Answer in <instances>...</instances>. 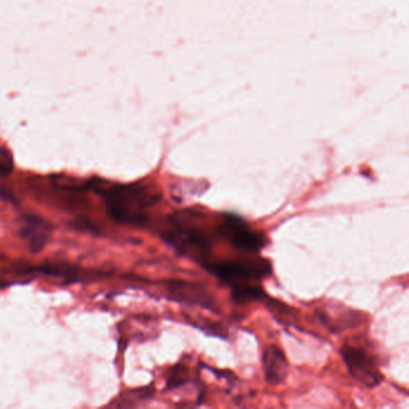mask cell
Masks as SVG:
<instances>
[{"mask_svg": "<svg viewBox=\"0 0 409 409\" xmlns=\"http://www.w3.org/2000/svg\"><path fill=\"white\" fill-rule=\"evenodd\" d=\"M89 185L102 197L109 216L121 225H145L149 220V210L162 197L157 188L141 183L107 184L92 181Z\"/></svg>", "mask_w": 409, "mask_h": 409, "instance_id": "1", "label": "cell"}, {"mask_svg": "<svg viewBox=\"0 0 409 409\" xmlns=\"http://www.w3.org/2000/svg\"><path fill=\"white\" fill-rule=\"evenodd\" d=\"M204 216L195 210H183L169 215L160 232L162 240L181 256L193 261L208 260L213 237L205 227Z\"/></svg>", "mask_w": 409, "mask_h": 409, "instance_id": "2", "label": "cell"}, {"mask_svg": "<svg viewBox=\"0 0 409 409\" xmlns=\"http://www.w3.org/2000/svg\"><path fill=\"white\" fill-rule=\"evenodd\" d=\"M202 267L216 277L224 285L231 288L245 285H253V282H260L270 276L271 264L263 258L255 260H205L202 262Z\"/></svg>", "mask_w": 409, "mask_h": 409, "instance_id": "3", "label": "cell"}, {"mask_svg": "<svg viewBox=\"0 0 409 409\" xmlns=\"http://www.w3.org/2000/svg\"><path fill=\"white\" fill-rule=\"evenodd\" d=\"M341 355L348 369L349 374L366 388H376L383 381L377 358L360 346L346 343L341 348Z\"/></svg>", "mask_w": 409, "mask_h": 409, "instance_id": "4", "label": "cell"}, {"mask_svg": "<svg viewBox=\"0 0 409 409\" xmlns=\"http://www.w3.org/2000/svg\"><path fill=\"white\" fill-rule=\"evenodd\" d=\"M217 233L236 249L245 252H260L267 245V239L262 233L251 228L240 216L234 214L222 215L217 225Z\"/></svg>", "mask_w": 409, "mask_h": 409, "instance_id": "5", "label": "cell"}, {"mask_svg": "<svg viewBox=\"0 0 409 409\" xmlns=\"http://www.w3.org/2000/svg\"><path fill=\"white\" fill-rule=\"evenodd\" d=\"M165 288L171 300L186 305L200 306L202 309L216 312V301L204 286L185 280H167Z\"/></svg>", "mask_w": 409, "mask_h": 409, "instance_id": "6", "label": "cell"}, {"mask_svg": "<svg viewBox=\"0 0 409 409\" xmlns=\"http://www.w3.org/2000/svg\"><path fill=\"white\" fill-rule=\"evenodd\" d=\"M20 234L28 245L29 251L39 253L49 244L52 227L42 217L25 215L20 219Z\"/></svg>", "mask_w": 409, "mask_h": 409, "instance_id": "7", "label": "cell"}, {"mask_svg": "<svg viewBox=\"0 0 409 409\" xmlns=\"http://www.w3.org/2000/svg\"><path fill=\"white\" fill-rule=\"evenodd\" d=\"M262 364L265 381L268 384L280 385L285 383L288 374V361L279 346L269 345L265 347Z\"/></svg>", "mask_w": 409, "mask_h": 409, "instance_id": "8", "label": "cell"}, {"mask_svg": "<svg viewBox=\"0 0 409 409\" xmlns=\"http://www.w3.org/2000/svg\"><path fill=\"white\" fill-rule=\"evenodd\" d=\"M267 297L268 295H267L261 287L255 285L236 287V288H232V294H231L233 303L239 304V305H245V304H249V303L256 300L264 301Z\"/></svg>", "mask_w": 409, "mask_h": 409, "instance_id": "9", "label": "cell"}, {"mask_svg": "<svg viewBox=\"0 0 409 409\" xmlns=\"http://www.w3.org/2000/svg\"><path fill=\"white\" fill-rule=\"evenodd\" d=\"M189 369L184 364H178L169 370L167 378V389L172 390L189 383Z\"/></svg>", "mask_w": 409, "mask_h": 409, "instance_id": "10", "label": "cell"}, {"mask_svg": "<svg viewBox=\"0 0 409 409\" xmlns=\"http://www.w3.org/2000/svg\"><path fill=\"white\" fill-rule=\"evenodd\" d=\"M13 157L5 147H0V178H6L13 173Z\"/></svg>", "mask_w": 409, "mask_h": 409, "instance_id": "11", "label": "cell"}]
</instances>
